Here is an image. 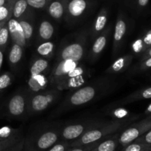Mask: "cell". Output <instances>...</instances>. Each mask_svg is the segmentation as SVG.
Listing matches in <instances>:
<instances>
[{"label":"cell","mask_w":151,"mask_h":151,"mask_svg":"<svg viewBox=\"0 0 151 151\" xmlns=\"http://www.w3.org/2000/svg\"><path fill=\"white\" fill-rule=\"evenodd\" d=\"M17 145H18V143L16 145L13 146V147H10V148L7 149V150H3V151H15V150H16V147H17Z\"/></svg>","instance_id":"46"},{"label":"cell","mask_w":151,"mask_h":151,"mask_svg":"<svg viewBox=\"0 0 151 151\" xmlns=\"http://www.w3.org/2000/svg\"><path fill=\"white\" fill-rule=\"evenodd\" d=\"M134 142L144 143V144L151 145V128L149 131H147V132L145 133L142 136L139 137V138L137 139H136Z\"/></svg>","instance_id":"37"},{"label":"cell","mask_w":151,"mask_h":151,"mask_svg":"<svg viewBox=\"0 0 151 151\" xmlns=\"http://www.w3.org/2000/svg\"><path fill=\"white\" fill-rule=\"evenodd\" d=\"M129 23L126 15L119 10L116 18L113 35V47H112V57L114 58L119 53L123 47L124 41L127 35Z\"/></svg>","instance_id":"11"},{"label":"cell","mask_w":151,"mask_h":151,"mask_svg":"<svg viewBox=\"0 0 151 151\" xmlns=\"http://www.w3.org/2000/svg\"><path fill=\"white\" fill-rule=\"evenodd\" d=\"M150 114H151V103L150 104H149V106L146 108L145 111L144 112V115L145 116H147V115Z\"/></svg>","instance_id":"44"},{"label":"cell","mask_w":151,"mask_h":151,"mask_svg":"<svg viewBox=\"0 0 151 151\" xmlns=\"http://www.w3.org/2000/svg\"><path fill=\"white\" fill-rule=\"evenodd\" d=\"M122 151H151V145L144 143L133 142L124 146Z\"/></svg>","instance_id":"31"},{"label":"cell","mask_w":151,"mask_h":151,"mask_svg":"<svg viewBox=\"0 0 151 151\" xmlns=\"http://www.w3.org/2000/svg\"><path fill=\"white\" fill-rule=\"evenodd\" d=\"M55 34L54 25L47 19H43L38 24L36 32V43L50 41Z\"/></svg>","instance_id":"21"},{"label":"cell","mask_w":151,"mask_h":151,"mask_svg":"<svg viewBox=\"0 0 151 151\" xmlns=\"http://www.w3.org/2000/svg\"><path fill=\"white\" fill-rule=\"evenodd\" d=\"M62 124L46 123L24 138L23 151H45L60 140Z\"/></svg>","instance_id":"2"},{"label":"cell","mask_w":151,"mask_h":151,"mask_svg":"<svg viewBox=\"0 0 151 151\" xmlns=\"http://www.w3.org/2000/svg\"><path fill=\"white\" fill-rule=\"evenodd\" d=\"M101 122L100 119H87L63 125L60 131V140L72 142Z\"/></svg>","instance_id":"9"},{"label":"cell","mask_w":151,"mask_h":151,"mask_svg":"<svg viewBox=\"0 0 151 151\" xmlns=\"http://www.w3.org/2000/svg\"><path fill=\"white\" fill-rule=\"evenodd\" d=\"M109 9L106 7H103L97 14V17L94 19L91 28L88 30V37L90 40H93L100 35L107 27L108 20H109Z\"/></svg>","instance_id":"13"},{"label":"cell","mask_w":151,"mask_h":151,"mask_svg":"<svg viewBox=\"0 0 151 151\" xmlns=\"http://www.w3.org/2000/svg\"><path fill=\"white\" fill-rule=\"evenodd\" d=\"M91 77V70L81 63L63 78L56 88L61 91H73L85 85Z\"/></svg>","instance_id":"7"},{"label":"cell","mask_w":151,"mask_h":151,"mask_svg":"<svg viewBox=\"0 0 151 151\" xmlns=\"http://www.w3.org/2000/svg\"><path fill=\"white\" fill-rule=\"evenodd\" d=\"M49 75L40 74V75H29L27 81V88L31 92L36 93L47 89L49 87Z\"/></svg>","instance_id":"19"},{"label":"cell","mask_w":151,"mask_h":151,"mask_svg":"<svg viewBox=\"0 0 151 151\" xmlns=\"http://www.w3.org/2000/svg\"><path fill=\"white\" fill-rule=\"evenodd\" d=\"M70 148V142L64 140H60L56 144L45 151H66Z\"/></svg>","instance_id":"34"},{"label":"cell","mask_w":151,"mask_h":151,"mask_svg":"<svg viewBox=\"0 0 151 151\" xmlns=\"http://www.w3.org/2000/svg\"><path fill=\"white\" fill-rule=\"evenodd\" d=\"M88 30L83 29L66 36L55 52V61L73 60L82 62L88 52Z\"/></svg>","instance_id":"4"},{"label":"cell","mask_w":151,"mask_h":151,"mask_svg":"<svg viewBox=\"0 0 151 151\" xmlns=\"http://www.w3.org/2000/svg\"><path fill=\"white\" fill-rule=\"evenodd\" d=\"M21 133H22V129L21 128H13L10 126H4L0 128V140L10 138Z\"/></svg>","instance_id":"30"},{"label":"cell","mask_w":151,"mask_h":151,"mask_svg":"<svg viewBox=\"0 0 151 151\" xmlns=\"http://www.w3.org/2000/svg\"><path fill=\"white\" fill-rule=\"evenodd\" d=\"M19 22L22 27L27 47H29L32 43V39H33L35 30V16H34L33 10L28 13L24 17L21 19L20 20H19Z\"/></svg>","instance_id":"16"},{"label":"cell","mask_w":151,"mask_h":151,"mask_svg":"<svg viewBox=\"0 0 151 151\" xmlns=\"http://www.w3.org/2000/svg\"><path fill=\"white\" fill-rule=\"evenodd\" d=\"M50 60L43 58L35 55L31 60L29 64V74L30 75H40V74H47L50 75Z\"/></svg>","instance_id":"22"},{"label":"cell","mask_w":151,"mask_h":151,"mask_svg":"<svg viewBox=\"0 0 151 151\" xmlns=\"http://www.w3.org/2000/svg\"><path fill=\"white\" fill-rule=\"evenodd\" d=\"M125 2L127 3V4H128L129 5H132V4H136V1H137V0H125Z\"/></svg>","instance_id":"45"},{"label":"cell","mask_w":151,"mask_h":151,"mask_svg":"<svg viewBox=\"0 0 151 151\" xmlns=\"http://www.w3.org/2000/svg\"><path fill=\"white\" fill-rule=\"evenodd\" d=\"M149 4V0H137L136 1V6L139 12L144 10L147 7Z\"/></svg>","instance_id":"39"},{"label":"cell","mask_w":151,"mask_h":151,"mask_svg":"<svg viewBox=\"0 0 151 151\" xmlns=\"http://www.w3.org/2000/svg\"><path fill=\"white\" fill-rule=\"evenodd\" d=\"M67 0H52L46 10L49 16L57 22H60L64 18Z\"/></svg>","instance_id":"20"},{"label":"cell","mask_w":151,"mask_h":151,"mask_svg":"<svg viewBox=\"0 0 151 151\" xmlns=\"http://www.w3.org/2000/svg\"><path fill=\"white\" fill-rule=\"evenodd\" d=\"M139 117L140 115L136 114L133 117L123 120L111 119L110 121H102L98 125L84 133L76 140L70 142V147L85 145L104 139L115 133L122 131Z\"/></svg>","instance_id":"3"},{"label":"cell","mask_w":151,"mask_h":151,"mask_svg":"<svg viewBox=\"0 0 151 151\" xmlns=\"http://www.w3.org/2000/svg\"><path fill=\"white\" fill-rule=\"evenodd\" d=\"M120 131L112 135L109 136L107 138L102 140L100 143L91 151H115L119 145V135Z\"/></svg>","instance_id":"24"},{"label":"cell","mask_w":151,"mask_h":151,"mask_svg":"<svg viewBox=\"0 0 151 151\" xmlns=\"http://www.w3.org/2000/svg\"><path fill=\"white\" fill-rule=\"evenodd\" d=\"M31 11H32V9L28 5L27 0H15L12 9L11 18L19 21Z\"/></svg>","instance_id":"25"},{"label":"cell","mask_w":151,"mask_h":151,"mask_svg":"<svg viewBox=\"0 0 151 151\" xmlns=\"http://www.w3.org/2000/svg\"><path fill=\"white\" fill-rule=\"evenodd\" d=\"M52 0H27V4L32 9L42 10L45 9Z\"/></svg>","instance_id":"33"},{"label":"cell","mask_w":151,"mask_h":151,"mask_svg":"<svg viewBox=\"0 0 151 151\" xmlns=\"http://www.w3.org/2000/svg\"><path fill=\"white\" fill-rule=\"evenodd\" d=\"M134 60V55L128 54L121 56L114 60L112 64L106 70V75H116L125 72L131 66Z\"/></svg>","instance_id":"18"},{"label":"cell","mask_w":151,"mask_h":151,"mask_svg":"<svg viewBox=\"0 0 151 151\" xmlns=\"http://www.w3.org/2000/svg\"><path fill=\"white\" fill-rule=\"evenodd\" d=\"M117 80L111 76H102L86 83L68 94L50 115L54 118L81 106L106 97L119 88Z\"/></svg>","instance_id":"1"},{"label":"cell","mask_w":151,"mask_h":151,"mask_svg":"<svg viewBox=\"0 0 151 151\" xmlns=\"http://www.w3.org/2000/svg\"><path fill=\"white\" fill-rule=\"evenodd\" d=\"M151 57V47L147 48L142 54L140 55V60H144V59L147 58Z\"/></svg>","instance_id":"40"},{"label":"cell","mask_w":151,"mask_h":151,"mask_svg":"<svg viewBox=\"0 0 151 151\" xmlns=\"http://www.w3.org/2000/svg\"><path fill=\"white\" fill-rule=\"evenodd\" d=\"M30 91L27 87L20 88L0 104V118L8 119H27L28 100Z\"/></svg>","instance_id":"5"},{"label":"cell","mask_w":151,"mask_h":151,"mask_svg":"<svg viewBox=\"0 0 151 151\" xmlns=\"http://www.w3.org/2000/svg\"><path fill=\"white\" fill-rule=\"evenodd\" d=\"M24 138L18 143L17 145V147H16V150L15 151H23V146H24Z\"/></svg>","instance_id":"41"},{"label":"cell","mask_w":151,"mask_h":151,"mask_svg":"<svg viewBox=\"0 0 151 151\" xmlns=\"http://www.w3.org/2000/svg\"><path fill=\"white\" fill-rule=\"evenodd\" d=\"M148 99H151V86L145 87V88L137 90L124 98L121 99L120 100L114 102L111 105L113 106H122V105L130 104V103H134V102L148 100Z\"/></svg>","instance_id":"17"},{"label":"cell","mask_w":151,"mask_h":151,"mask_svg":"<svg viewBox=\"0 0 151 151\" xmlns=\"http://www.w3.org/2000/svg\"><path fill=\"white\" fill-rule=\"evenodd\" d=\"M112 28L113 27L111 24L108 25L106 29L93 40L91 48L88 51V52H87L86 55L88 63L93 64L98 60L100 55L107 45L109 38L111 35Z\"/></svg>","instance_id":"12"},{"label":"cell","mask_w":151,"mask_h":151,"mask_svg":"<svg viewBox=\"0 0 151 151\" xmlns=\"http://www.w3.org/2000/svg\"><path fill=\"white\" fill-rule=\"evenodd\" d=\"M24 138L23 132L21 134L15 135L13 137H10V138L6 139L0 140V151L5 150L7 149L10 148V147H13L16 145L17 143H19L22 139Z\"/></svg>","instance_id":"28"},{"label":"cell","mask_w":151,"mask_h":151,"mask_svg":"<svg viewBox=\"0 0 151 151\" xmlns=\"http://www.w3.org/2000/svg\"><path fill=\"white\" fill-rule=\"evenodd\" d=\"M151 128V119L145 118L136 123H131L120 131L119 135V144L122 147L135 141Z\"/></svg>","instance_id":"10"},{"label":"cell","mask_w":151,"mask_h":151,"mask_svg":"<svg viewBox=\"0 0 151 151\" xmlns=\"http://www.w3.org/2000/svg\"><path fill=\"white\" fill-rule=\"evenodd\" d=\"M146 118H147V119H151V114H150L147 115V116H146Z\"/></svg>","instance_id":"48"},{"label":"cell","mask_w":151,"mask_h":151,"mask_svg":"<svg viewBox=\"0 0 151 151\" xmlns=\"http://www.w3.org/2000/svg\"><path fill=\"white\" fill-rule=\"evenodd\" d=\"M101 141L102 140H100V141L95 142H94V143H91V144L85 145L70 147L69 150H67L66 151H91V150H93L94 147H97V145H98Z\"/></svg>","instance_id":"35"},{"label":"cell","mask_w":151,"mask_h":151,"mask_svg":"<svg viewBox=\"0 0 151 151\" xmlns=\"http://www.w3.org/2000/svg\"><path fill=\"white\" fill-rule=\"evenodd\" d=\"M114 106V109L109 110L107 112V114L109 115L113 119L123 120V119H127L133 117V116L136 115L132 114L128 109H125V108L121 107L119 106Z\"/></svg>","instance_id":"26"},{"label":"cell","mask_w":151,"mask_h":151,"mask_svg":"<svg viewBox=\"0 0 151 151\" xmlns=\"http://www.w3.org/2000/svg\"><path fill=\"white\" fill-rule=\"evenodd\" d=\"M7 24L9 32H10V40L12 42L16 43V44L20 45L21 47L26 48L27 47V41L25 40L22 27H21L19 21L16 20L13 18H10L7 21Z\"/></svg>","instance_id":"15"},{"label":"cell","mask_w":151,"mask_h":151,"mask_svg":"<svg viewBox=\"0 0 151 151\" xmlns=\"http://www.w3.org/2000/svg\"><path fill=\"white\" fill-rule=\"evenodd\" d=\"M62 94L63 91L53 87H50L40 92L33 93L30 91L27 117L29 118L42 113L50 106L55 104L61 98Z\"/></svg>","instance_id":"6"},{"label":"cell","mask_w":151,"mask_h":151,"mask_svg":"<svg viewBox=\"0 0 151 151\" xmlns=\"http://www.w3.org/2000/svg\"><path fill=\"white\" fill-rule=\"evenodd\" d=\"M13 0L11 3L7 5L0 6V22H7L12 16V9H13Z\"/></svg>","instance_id":"32"},{"label":"cell","mask_w":151,"mask_h":151,"mask_svg":"<svg viewBox=\"0 0 151 151\" xmlns=\"http://www.w3.org/2000/svg\"><path fill=\"white\" fill-rule=\"evenodd\" d=\"M151 69V57L140 60L139 64V72H145Z\"/></svg>","instance_id":"36"},{"label":"cell","mask_w":151,"mask_h":151,"mask_svg":"<svg viewBox=\"0 0 151 151\" xmlns=\"http://www.w3.org/2000/svg\"><path fill=\"white\" fill-rule=\"evenodd\" d=\"M14 75L10 72L0 73V100L6 90L12 85L14 81Z\"/></svg>","instance_id":"27"},{"label":"cell","mask_w":151,"mask_h":151,"mask_svg":"<svg viewBox=\"0 0 151 151\" xmlns=\"http://www.w3.org/2000/svg\"><path fill=\"white\" fill-rule=\"evenodd\" d=\"M10 40V32H9L7 24L6 23L2 28L0 29V50L5 52Z\"/></svg>","instance_id":"29"},{"label":"cell","mask_w":151,"mask_h":151,"mask_svg":"<svg viewBox=\"0 0 151 151\" xmlns=\"http://www.w3.org/2000/svg\"><path fill=\"white\" fill-rule=\"evenodd\" d=\"M35 55L43 58L51 60L55 55V45L51 41L38 43L35 49Z\"/></svg>","instance_id":"23"},{"label":"cell","mask_w":151,"mask_h":151,"mask_svg":"<svg viewBox=\"0 0 151 151\" xmlns=\"http://www.w3.org/2000/svg\"><path fill=\"white\" fill-rule=\"evenodd\" d=\"M92 7V0H67L63 19L68 25H75L84 19Z\"/></svg>","instance_id":"8"},{"label":"cell","mask_w":151,"mask_h":151,"mask_svg":"<svg viewBox=\"0 0 151 151\" xmlns=\"http://www.w3.org/2000/svg\"><path fill=\"white\" fill-rule=\"evenodd\" d=\"M13 0H0V6L7 5L13 1Z\"/></svg>","instance_id":"43"},{"label":"cell","mask_w":151,"mask_h":151,"mask_svg":"<svg viewBox=\"0 0 151 151\" xmlns=\"http://www.w3.org/2000/svg\"><path fill=\"white\" fill-rule=\"evenodd\" d=\"M142 40L145 46L146 49L151 47V29H149L145 34L141 35Z\"/></svg>","instance_id":"38"},{"label":"cell","mask_w":151,"mask_h":151,"mask_svg":"<svg viewBox=\"0 0 151 151\" xmlns=\"http://www.w3.org/2000/svg\"><path fill=\"white\" fill-rule=\"evenodd\" d=\"M4 53L1 50H0V72H1V66H2L3 61H4Z\"/></svg>","instance_id":"42"},{"label":"cell","mask_w":151,"mask_h":151,"mask_svg":"<svg viewBox=\"0 0 151 151\" xmlns=\"http://www.w3.org/2000/svg\"><path fill=\"white\" fill-rule=\"evenodd\" d=\"M7 22H0V29H1V28L3 27H4V25L6 23H7Z\"/></svg>","instance_id":"47"},{"label":"cell","mask_w":151,"mask_h":151,"mask_svg":"<svg viewBox=\"0 0 151 151\" xmlns=\"http://www.w3.org/2000/svg\"><path fill=\"white\" fill-rule=\"evenodd\" d=\"M24 49L19 44L12 42L8 52V63L13 72H17L22 66L24 56Z\"/></svg>","instance_id":"14"}]
</instances>
